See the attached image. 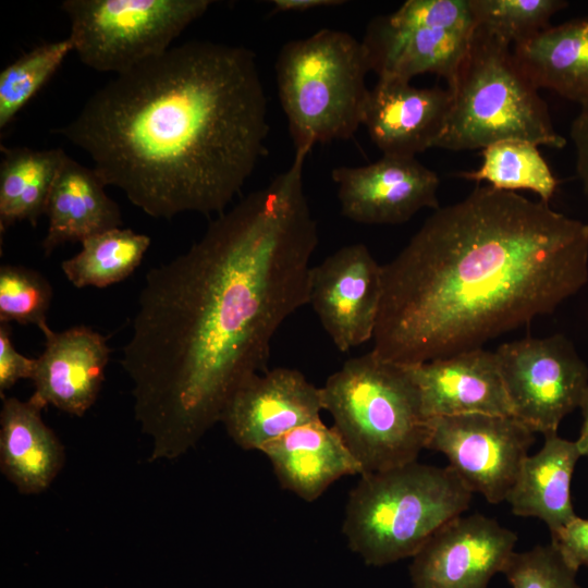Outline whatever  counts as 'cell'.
<instances>
[{"label":"cell","mask_w":588,"mask_h":588,"mask_svg":"<svg viewBox=\"0 0 588 588\" xmlns=\"http://www.w3.org/2000/svg\"><path fill=\"white\" fill-rule=\"evenodd\" d=\"M404 367L428 419L475 413L513 416L494 352L478 347Z\"/></svg>","instance_id":"obj_17"},{"label":"cell","mask_w":588,"mask_h":588,"mask_svg":"<svg viewBox=\"0 0 588 588\" xmlns=\"http://www.w3.org/2000/svg\"><path fill=\"white\" fill-rule=\"evenodd\" d=\"M453 105L438 148L483 149L507 139L552 148L566 140L553 127L548 105L519 66L512 45L476 27L451 88Z\"/></svg>","instance_id":"obj_6"},{"label":"cell","mask_w":588,"mask_h":588,"mask_svg":"<svg viewBox=\"0 0 588 588\" xmlns=\"http://www.w3.org/2000/svg\"><path fill=\"white\" fill-rule=\"evenodd\" d=\"M306 150L210 222L186 252L145 278L123 348L150 458L175 460L265 371L273 336L308 304L318 245L303 180Z\"/></svg>","instance_id":"obj_1"},{"label":"cell","mask_w":588,"mask_h":588,"mask_svg":"<svg viewBox=\"0 0 588 588\" xmlns=\"http://www.w3.org/2000/svg\"><path fill=\"white\" fill-rule=\"evenodd\" d=\"M576 150V171L588 198V105L583 106L571 126Z\"/></svg>","instance_id":"obj_33"},{"label":"cell","mask_w":588,"mask_h":588,"mask_svg":"<svg viewBox=\"0 0 588 588\" xmlns=\"http://www.w3.org/2000/svg\"><path fill=\"white\" fill-rule=\"evenodd\" d=\"M274 70L295 150L348 139L363 125L370 69L362 40L320 29L284 44Z\"/></svg>","instance_id":"obj_7"},{"label":"cell","mask_w":588,"mask_h":588,"mask_svg":"<svg viewBox=\"0 0 588 588\" xmlns=\"http://www.w3.org/2000/svg\"><path fill=\"white\" fill-rule=\"evenodd\" d=\"M473 492L448 465L417 461L362 475L342 523L348 548L367 565L413 558L444 524L462 515Z\"/></svg>","instance_id":"obj_4"},{"label":"cell","mask_w":588,"mask_h":588,"mask_svg":"<svg viewBox=\"0 0 588 588\" xmlns=\"http://www.w3.org/2000/svg\"><path fill=\"white\" fill-rule=\"evenodd\" d=\"M382 292V266L363 243L343 246L310 269L308 304L341 352L372 340Z\"/></svg>","instance_id":"obj_11"},{"label":"cell","mask_w":588,"mask_h":588,"mask_svg":"<svg viewBox=\"0 0 588 588\" xmlns=\"http://www.w3.org/2000/svg\"><path fill=\"white\" fill-rule=\"evenodd\" d=\"M577 572L551 542L514 551L502 569L512 588H581Z\"/></svg>","instance_id":"obj_30"},{"label":"cell","mask_w":588,"mask_h":588,"mask_svg":"<svg viewBox=\"0 0 588 588\" xmlns=\"http://www.w3.org/2000/svg\"><path fill=\"white\" fill-rule=\"evenodd\" d=\"M321 389L297 369L278 367L247 379L226 403L220 422L243 450L261 449L286 432L321 419Z\"/></svg>","instance_id":"obj_13"},{"label":"cell","mask_w":588,"mask_h":588,"mask_svg":"<svg viewBox=\"0 0 588 588\" xmlns=\"http://www.w3.org/2000/svg\"><path fill=\"white\" fill-rule=\"evenodd\" d=\"M579 408L581 409L583 424L576 443L581 456H588V390Z\"/></svg>","instance_id":"obj_35"},{"label":"cell","mask_w":588,"mask_h":588,"mask_svg":"<svg viewBox=\"0 0 588 588\" xmlns=\"http://www.w3.org/2000/svg\"><path fill=\"white\" fill-rule=\"evenodd\" d=\"M481 166L474 171L462 172L469 181L487 182L489 186L506 192L531 191L540 200L549 203L558 181L536 144L507 139L481 149Z\"/></svg>","instance_id":"obj_26"},{"label":"cell","mask_w":588,"mask_h":588,"mask_svg":"<svg viewBox=\"0 0 588 588\" xmlns=\"http://www.w3.org/2000/svg\"><path fill=\"white\" fill-rule=\"evenodd\" d=\"M453 105L446 88H417L409 82L378 79L369 91L363 125L387 156L415 157L436 147Z\"/></svg>","instance_id":"obj_16"},{"label":"cell","mask_w":588,"mask_h":588,"mask_svg":"<svg viewBox=\"0 0 588 588\" xmlns=\"http://www.w3.org/2000/svg\"><path fill=\"white\" fill-rule=\"evenodd\" d=\"M52 132L150 217L220 215L266 151L268 101L252 50L191 40L115 75Z\"/></svg>","instance_id":"obj_3"},{"label":"cell","mask_w":588,"mask_h":588,"mask_svg":"<svg viewBox=\"0 0 588 588\" xmlns=\"http://www.w3.org/2000/svg\"><path fill=\"white\" fill-rule=\"evenodd\" d=\"M211 0H65L69 38L79 60L98 72L117 75L158 57Z\"/></svg>","instance_id":"obj_8"},{"label":"cell","mask_w":588,"mask_h":588,"mask_svg":"<svg viewBox=\"0 0 588 588\" xmlns=\"http://www.w3.org/2000/svg\"><path fill=\"white\" fill-rule=\"evenodd\" d=\"M551 543L575 569L588 567V518L575 516L551 535Z\"/></svg>","instance_id":"obj_32"},{"label":"cell","mask_w":588,"mask_h":588,"mask_svg":"<svg viewBox=\"0 0 588 588\" xmlns=\"http://www.w3.org/2000/svg\"><path fill=\"white\" fill-rule=\"evenodd\" d=\"M517 535L475 513L440 527L412 558L413 588H488L514 552Z\"/></svg>","instance_id":"obj_12"},{"label":"cell","mask_w":588,"mask_h":588,"mask_svg":"<svg viewBox=\"0 0 588 588\" xmlns=\"http://www.w3.org/2000/svg\"><path fill=\"white\" fill-rule=\"evenodd\" d=\"M30 397H4L0 413V469L25 495L45 491L64 464V449Z\"/></svg>","instance_id":"obj_20"},{"label":"cell","mask_w":588,"mask_h":588,"mask_svg":"<svg viewBox=\"0 0 588 588\" xmlns=\"http://www.w3.org/2000/svg\"><path fill=\"white\" fill-rule=\"evenodd\" d=\"M52 287L38 271L23 266L4 265L0 268V321L35 324L44 333L49 329L47 311Z\"/></svg>","instance_id":"obj_29"},{"label":"cell","mask_w":588,"mask_h":588,"mask_svg":"<svg viewBox=\"0 0 588 588\" xmlns=\"http://www.w3.org/2000/svg\"><path fill=\"white\" fill-rule=\"evenodd\" d=\"M379 358L408 366L482 347L588 281V222L477 186L439 207L382 266Z\"/></svg>","instance_id":"obj_2"},{"label":"cell","mask_w":588,"mask_h":588,"mask_svg":"<svg viewBox=\"0 0 588 588\" xmlns=\"http://www.w3.org/2000/svg\"><path fill=\"white\" fill-rule=\"evenodd\" d=\"M285 490L314 502L336 480L362 475L360 466L339 431L321 419L299 426L261 451Z\"/></svg>","instance_id":"obj_19"},{"label":"cell","mask_w":588,"mask_h":588,"mask_svg":"<svg viewBox=\"0 0 588 588\" xmlns=\"http://www.w3.org/2000/svg\"><path fill=\"white\" fill-rule=\"evenodd\" d=\"M477 27L512 46L550 26L552 15L567 7L564 0H469Z\"/></svg>","instance_id":"obj_28"},{"label":"cell","mask_w":588,"mask_h":588,"mask_svg":"<svg viewBox=\"0 0 588 588\" xmlns=\"http://www.w3.org/2000/svg\"><path fill=\"white\" fill-rule=\"evenodd\" d=\"M512 415L531 431L558 432L579 408L588 390V368L563 335L504 343L494 352Z\"/></svg>","instance_id":"obj_9"},{"label":"cell","mask_w":588,"mask_h":588,"mask_svg":"<svg viewBox=\"0 0 588 588\" xmlns=\"http://www.w3.org/2000/svg\"><path fill=\"white\" fill-rule=\"evenodd\" d=\"M474 33L396 22L384 14L369 22L362 44L369 69L378 79L409 82L431 73L443 77L451 88Z\"/></svg>","instance_id":"obj_15"},{"label":"cell","mask_w":588,"mask_h":588,"mask_svg":"<svg viewBox=\"0 0 588 588\" xmlns=\"http://www.w3.org/2000/svg\"><path fill=\"white\" fill-rule=\"evenodd\" d=\"M150 237L115 228L82 242V249L62 261L66 279L77 289L106 287L126 279L142 262Z\"/></svg>","instance_id":"obj_25"},{"label":"cell","mask_w":588,"mask_h":588,"mask_svg":"<svg viewBox=\"0 0 588 588\" xmlns=\"http://www.w3.org/2000/svg\"><path fill=\"white\" fill-rule=\"evenodd\" d=\"M534 442L535 432L514 416L475 413L430 418L426 449L445 455L473 493L499 504Z\"/></svg>","instance_id":"obj_10"},{"label":"cell","mask_w":588,"mask_h":588,"mask_svg":"<svg viewBox=\"0 0 588 588\" xmlns=\"http://www.w3.org/2000/svg\"><path fill=\"white\" fill-rule=\"evenodd\" d=\"M9 323L0 326V394L12 388L20 379H33L36 359L20 354L11 339Z\"/></svg>","instance_id":"obj_31"},{"label":"cell","mask_w":588,"mask_h":588,"mask_svg":"<svg viewBox=\"0 0 588 588\" xmlns=\"http://www.w3.org/2000/svg\"><path fill=\"white\" fill-rule=\"evenodd\" d=\"M273 12H304L316 8L344 4L342 0H273Z\"/></svg>","instance_id":"obj_34"},{"label":"cell","mask_w":588,"mask_h":588,"mask_svg":"<svg viewBox=\"0 0 588 588\" xmlns=\"http://www.w3.org/2000/svg\"><path fill=\"white\" fill-rule=\"evenodd\" d=\"M542 448L528 455L506 498L512 513L541 519L555 534L577 516L571 499V481L581 453L576 441L543 436Z\"/></svg>","instance_id":"obj_22"},{"label":"cell","mask_w":588,"mask_h":588,"mask_svg":"<svg viewBox=\"0 0 588 588\" xmlns=\"http://www.w3.org/2000/svg\"><path fill=\"white\" fill-rule=\"evenodd\" d=\"M46 346L36 358L30 399L82 417L96 402L110 358L107 339L86 326L44 332Z\"/></svg>","instance_id":"obj_18"},{"label":"cell","mask_w":588,"mask_h":588,"mask_svg":"<svg viewBox=\"0 0 588 588\" xmlns=\"http://www.w3.org/2000/svg\"><path fill=\"white\" fill-rule=\"evenodd\" d=\"M341 213L363 224H401L424 208H439L437 173L415 157L382 155L362 167H338Z\"/></svg>","instance_id":"obj_14"},{"label":"cell","mask_w":588,"mask_h":588,"mask_svg":"<svg viewBox=\"0 0 588 588\" xmlns=\"http://www.w3.org/2000/svg\"><path fill=\"white\" fill-rule=\"evenodd\" d=\"M0 162V230L17 221L36 226L68 154L61 148L3 147Z\"/></svg>","instance_id":"obj_24"},{"label":"cell","mask_w":588,"mask_h":588,"mask_svg":"<svg viewBox=\"0 0 588 588\" xmlns=\"http://www.w3.org/2000/svg\"><path fill=\"white\" fill-rule=\"evenodd\" d=\"M320 389L362 475L415 462L426 449L429 419L404 366L370 351L347 359Z\"/></svg>","instance_id":"obj_5"},{"label":"cell","mask_w":588,"mask_h":588,"mask_svg":"<svg viewBox=\"0 0 588 588\" xmlns=\"http://www.w3.org/2000/svg\"><path fill=\"white\" fill-rule=\"evenodd\" d=\"M105 187L94 168L66 156L45 208L48 228L41 247L46 256L66 242L82 243L93 235L120 228L119 205L108 196Z\"/></svg>","instance_id":"obj_21"},{"label":"cell","mask_w":588,"mask_h":588,"mask_svg":"<svg viewBox=\"0 0 588 588\" xmlns=\"http://www.w3.org/2000/svg\"><path fill=\"white\" fill-rule=\"evenodd\" d=\"M519 66L539 88L588 105V19L549 26L512 46Z\"/></svg>","instance_id":"obj_23"},{"label":"cell","mask_w":588,"mask_h":588,"mask_svg":"<svg viewBox=\"0 0 588 588\" xmlns=\"http://www.w3.org/2000/svg\"><path fill=\"white\" fill-rule=\"evenodd\" d=\"M71 39L45 42L23 53L0 72V131L9 127L17 113L48 83L68 54Z\"/></svg>","instance_id":"obj_27"}]
</instances>
